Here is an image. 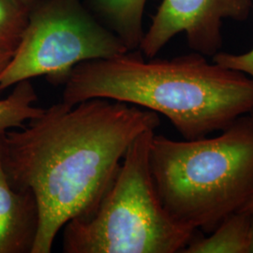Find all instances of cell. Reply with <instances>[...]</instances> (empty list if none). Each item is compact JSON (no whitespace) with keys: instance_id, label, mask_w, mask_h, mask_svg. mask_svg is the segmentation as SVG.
<instances>
[{"instance_id":"ba28073f","label":"cell","mask_w":253,"mask_h":253,"mask_svg":"<svg viewBox=\"0 0 253 253\" xmlns=\"http://www.w3.org/2000/svg\"><path fill=\"white\" fill-rule=\"evenodd\" d=\"M91 12L108 27L128 51L139 50L145 30L143 18L147 0H84Z\"/></svg>"},{"instance_id":"7c38bea8","label":"cell","mask_w":253,"mask_h":253,"mask_svg":"<svg viewBox=\"0 0 253 253\" xmlns=\"http://www.w3.org/2000/svg\"><path fill=\"white\" fill-rule=\"evenodd\" d=\"M212 61L227 69L244 73L253 80V48L244 54L218 52L212 56Z\"/></svg>"},{"instance_id":"9c48e42d","label":"cell","mask_w":253,"mask_h":253,"mask_svg":"<svg viewBox=\"0 0 253 253\" xmlns=\"http://www.w3.org/2000/svg\"><path fill=\"white\" fill-rule=\"evenodd\" d=\"M253 215L240 210L228 216L208 237H193L184 253H249Z\"/></svg>"},{"instance_id":"52a82bcc","label":"cell","mask_w":253,"mask_h":253,"mask_svg":"<svg viewBox=\"0 0 253 253\" xmlns=\"http://www.w3.org/2000/svg\"><path fill=\"white\" fill-rule=\"evenodd\" d=\"M39 226L35 195L10 186L0 155V253H32Z\"/></svg>"},{"instance_id":"277c9868","label":"cell","mask_w":253,"mask_h":253,"mask_svg":"<svg viewBox=\"0 0 253 253\" xmlns=\"http://www.w3.org/2000/svg\"><path fill=\"white\" fill-rule=\"evenodd\" d=\"M155 130L129 145L116 177L96 207L64 226L65 253H182L195 230L166 211L154 186L150 145Z\"/></svg>"},{"instance_id":"8992f818","label":"cell","mask_w":253,"mask_h":253,"mask_svg":"<svg viewBox=\"0 0 253 253\" xmlns=\"http://www.w3.org/2000/svg\"><path fill=\"white\" fill-rule=\"evenodd\" d=\"M253 0H163L139 50L153 58L177 34L185 33L194 52L213 56L222 46L223 20L245 21Z\"/></svg>"},{"instance_id":"5b68a950","label":"cell","mask_w":253,"mask_h":253,"mask_svg":"<svg viewBox=\"0 0 253 253\" xmlns=\"http://www.w3.org/2000/svg\"><path fill=\"white\" fill-rule=\"evenodd\" d=\"M126 52L84 0H43L29 12L19 44L0 74V92L40 76L64 84L78 64Z\"/></svg>"},{"instance_id":"6da1fadb","label":"cell","mask_w":253,"mask_h":253,"mask_svg":"<svg viewBox=\"0 0 253 253\" xmlns=\"http://www.w3.org/2000/svg\"><path fill=\"white\" fill-rule=\"evenodd\" d=\"M161 125L159 115L118 100L62 101L0 134V155L10 186L31 190L40 226L32 253H50L59 231L88 213L117 175L136 138Z\"/></svg>"},{"instance_id":"30bf717a","label":"cell","mask_w":253,"mask_h":253,"mask_svg":"<svg viewBox=\"0 0 253 253\" xmlns=\"http://www.w3.org/2000/svg\"><path fill=\"white\" fill-rule=\"evenodd\" d=\"M37 100L36 91L29 80L16 84L9 96L0 100V133L22 127L25 122L40 116L44 108L35 106Z\"/></svg>"},{"instance_id":"5bb4252c","label":"cell","mask_w":253,"mask_h":253,"mask_svg":"<svg viewBox=\"0 0 253 253\" xmlns=\"http://www.w3.org/2000/svg\"><path fill=\"white\" fill-rule=\"evenodd\" d=\"M15 1H17L18 3L23 5L24 7H26L30 11L31 9L35 8L37 5H39L43 0H15Z\"/></svg>"},{"instance_id":"3957f363","label":"cell","mask_w":253,"mask_h":253,"mask_svg":"<svg viewBox=\"0 0 253 253\" xmlns=\"http://www.w3.org/2000/svg\"><path fill=\"white\" fill-rule=\"evenodd\" d=\"M150 169L166 211L184 226L211 233L253 198V115L213 138L154 134Z\"/></svg>"},{"instance_id":"8fae6325","label":"cell","mask_w":253,"mask_h":253,"mask_svg":"<svg viewBox=\"0 0 253 253\" xmlns=\"http://www.w3.org/2000/svg\"><path fill=\"white\" fill-rule=\"evenodd\" d=\"M29 12L15 0H0V42L16 49L27 27Z\"/></svg>"},{"instance_id":"2e32d148","label":"cell","mask_w":253,"mask_h":253,"mask_svg":"<svg viewBox=\"0 0 253 253\" xmlns=\"http://www.w3.org/2000/svg\"><path fill=\"white\" fill-rule=\"evenodd\" d=\"M253 253V215L252 221V231H251V244H250V253Z\"/></svg>"},{"instance_id":"4fadbf2b","label":"cell","mask_w":253,"mask_h":253,"mask_svg":"<svg viewBox=\"0 0 253 253\" xmlns=\"http://www.w3.org/2000/svg\"><path fill=\"white\" fill-rule=\"evenodd\" d=\"M14 51L15 48L0 42V74L9 64Z\"/></svg>"},{"instance_id":"9a60e30c","label":"cell","mask_w":253,"mask_h":253,"mask_svg":"<svg viewBox=\"0 0 253 253\" xmlns=\"http://www.w3.org/2000/svg\"><path fill=\"white\" fill-rule=\"evenodd\" d=\"M252 115H253V111L251 113ZM243 211H246V212H248V213H250V214H252V215H253V199L251 200L250 201V203L245 207L243 209H242Z\"/></svg>"},{"instance_id":"7a4b0ae2","label":"cell","mask_w":253,"mask_h":253,"mask_svg":"<svg viewBox=\"0 0 253 253\" xmlns=\"http://www.w3.org/2000/svg\"><path fill=\"white\" fill-rule=\"evenodd\" d=\"M101 98L168 118L186 140L223 130L253 111V80L199 53L147 58L140 50L78 64L64 83L62 102Z\"/></svg>"}]
</instances>
